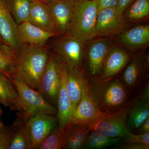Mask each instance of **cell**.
Wrapping results in <instances>:
<instances>
[{
	"mask_svg": "<svg viewBox=\"0 0 149 149\" xmlns=\"http://www.w3.org/2000/svg\"><path fill=\"white\" fill-rule=\"evenodd\" d=\"M0 103L10 108L12 110H19V100L16 86L12 79L0 73Z\"/></svg>",
	"mask_w": 149,
	"mask_h": 149,
	"instance_id": "obj_23",
	"label": "cell"
},
{
	"mask_svg": "<svg viewBox=\"0 0 149 149\" xmlns=\"http://www.w3.org/2000/svg\"><path fill=\"white\" fill-rule=\"evenodd\" d=\"M132 25L116 7L104 9L98 12L96 37L114 38Z\"/></svg>",
	"mask_w": 149,
	"mask_h": 149,
	"instance_id": "obj_8",
	"label": "cell"
},
{
	"mask_svg": "<svg viewBox=\"0 0 149 149\" xmlns=\"http://www.w3.org/2000/svg\"><path fill=\"white\" fill-rule=\"evenodd\" d=\"M113 149H149V145L141 143H125L116 145Z\"/></svg>",
	"mask_w": 149,
	"mask_h": 149,
	"instance_id": "obj_32",
	"label": "cell"
},
{
	"mask_svg": "<svg viewBox=\"0 0 149 149\" xmlns=\"http://www.w3.org/2000/svg\"><path fill=\"white\" fill-rule=\"evenodd\" d=\"M123 143H141L149 145V132L145 134L133 133L128 131L122 137Z\"/></svg>",
	"mask_w": 149,
	"mask_h": 149,
	"instance_id": "obj_30",
	"label": "cell"
},
{
	"mask_svg": "<svg viewBox=\"0 0 149 149\" xmlns=\"http://www.w3.org/2000/svg\"><path fill=\"white\" fill-rule=\"evenodd\" d=\"M144 51L133 55L120 78L129 93H133L149 69V54Z\"/></svg>",
	"mask_w": 149,
	"mask_h": 149,
	"instance_id": "obj_12",
	"label": "cell"
},
{
	"mask_svg": "<svg viewBox=\"0 0 149 149\" xmlns=\"http://www.w3.org/2000/svg\"><path fill=\"white\" fill-rule=\"evenodd\" d=\"M65 142L63 149H82L87 140L90 130L88 125L76 124L63 129Z\"/></svg>",
	"mask_w": 149,
	"mask_h": 149,
	"instance_id": "obj_21",
	"label": "cell"
},
{
	"mask_svg": "<svg viewBox=\"0 0 149 149\" xmlns=\"http://www.w3.org/2000/svg\"><path fill=\"white\" fill-rule=\"evenodd\" d=\"M87 80V79L83 84L82 98L80 102L65 128L76 124H89L107 114L101 111L93 101L88 92Z\"/></svg>",
	"mask_w": 149,
	"mask_h": 149,
	"instance_id": "obj_14",
	"label": "cell"
},
{
	"mask_svg": "<svg viewBox=\"0 0 149 149\" xmlns=\"http://www.w3.org/2000/svg\"><path fill=\"white\" fill-rule=\"evenodd\" d=\"M122 138L107 137L91 130L82 149H102L118 145L121 142Z\"/></svg>",
	"mask_w": 149,
	"mask_h": 149,
	"instance_id": "obj_26",
	"label": "cell"
},
{
	"mask_svg": "<svg viewBox=\"0 0 149 149\" xmlns=\"http://www.w3.org/2000/svg\"><path fill=\"white\" fill-rule=\"evenodd\" d=\"M26 120L18 116L11 127L12 140L10 149H32Z\"/></svg>",
	"mask_w": 149,
	"mask_h": 149,
	"instance_id": "obj_24",
	"label": "cell"
},
{
	"mask_svg": "<svg viewBox=\"0 0 149 149\" xmlns=\"http://www.w3.org/2000/svg\"><path fill=\"white\" fill-rule=\"evenodd\" d=\"M26 123L32 149H39L58 123L54 115L41 114L27 119Z\"/></svg>",
	"mask_w": 149,
	"mask_h": 149,
	"instance_id": "obj_10",
	"label": "cell"
},
{
	"mask_svg": "<svg viewBox=\"0 0 149 149\" xmlns=\"http://www.w3.org/2000/svg\"><path fill=\"white\" fill-rule=\"evenodd\" d=\"M134 1V0H118L116 8L119 13L123 14L126 8Z\"/></svg>",
	"mask_w": 149,
	"mask_h": 149,
	"instance_id": "obj_34",
	"label": "cell"
},
{
	"mask_svg": "<svg viewBox=\"0 0 149 149\" xmlns=\"http://www.w3.org/2000/svg\"><path fill=\"white\" fill-rule=\"evenodd\" d=\"M116 44L114 38L106 37H96L86 42L84 72L87 78L99 77L107 53Z\"/></svg>",
	"mask_w": 149,
	"mask_h": 149,
	"instance_id": "obj_6",
	"label": "cell"
},
{
	"mask_svg": "<svg viewBox=\"0 0 149 149\" xmlns=\"http://www.w3.org/2000/svg\"><path fill=\"white\" fill-rule=\"evenodd\" d=\"M47 3L58 37L65 35L72 21L75 0H58Z\"/></svg>",
	"mask_w": 149,
	"mask_h": 149,
	"instance_id": "obj_15",
	"label": "cell"
},
{
	"mask_svg": "<svg viewBox=\"0 0 149 149\" xmlns=\"http://www.w3.org/2000/svg\"><path fill=\"white\" fill-rule=\"evenodd\" d=\"M149 132V117L141 123L136 131V133L139 134H145Z\"/></svg>",
	"mask_w": 149,
	"mask_h": 149,
	"instance_id": "obj_35",
	"label": "cell"
},
{
	"mask_svg": "<svg viewBox=\"0 0 149 149\" xmlns=\"http://www.w3.org/2000/svg\"><path fill=\"white\" fill-rule=\"evenodd\" d=\"M0 47L3 48V49H4L10 52L13 53H14V52L10 48H9L6 45L5 43L4 42L3 39H2L1 36H0ZM14 54H15V53H14Z\"/></svg>",
	"mask_w": 149,
	"mask_h": 149,
	"instance_id": "obj_36",
	"label": "cell"
},
{
	"mask_svg": "<svg viewBox=\"0 0 149 149\" xmlns=\"http://www.w3.org/2000/svg\"><path fill=\"white\" fill-rule=\"evenodd\" d=\"M116 43L133 55L145 50L149 45L148 24H137L115 37Z\"/></svg>",
	"mask_w": 149,
	"mask_h": 149,
	"instance_id": "obj_11",
	"label": "cell"
},
{
	"mask_svg": "<svg viewBox=\"0 0 149 149\" xmlns=\"http://www.w3.org/2000/svg\"><path fill=\"white\" fill-rule=\"evenodd\" d=\"M17 25L5 0H0V36L6 45L16 55L23 45L19 43L17 38Z\"/></svg>",
	"mask_w": 149,
	"mask_h": 149,
	"instance_id": "obj_17",
	"label": "cell"
},
{
	"mask_svg": "<svg viewBox=\"0 0 149 149\" xmlns=\"http://www.w3.org/2000/svg\"><path fill=\"white\" fill-rule=\"evenodd\" d=\"M15 54L0 47V73L12 79Z\"/></svg>",
	"mask_w": 149,
	"mask_h": 149,
	"instance_id": "obj_29",
	"label": "cell"
},
{
	"mask_svg": "<svg viewBox=\"0 0 149 149\" xmlns=\"http://www.w3.org/2000/svg\"><path fill=\"white\" fill-rule=\"evenodd\" d=\"M86 42L79 37L67 33L55 42L54 48L56 56L68 70H78L85 73Z\"/></svg>",
	"mask_w": 149,
	"mask_h": 149,
	"instance_id": "obj_4",
	"label": "cell"
},
{
	"mask_svg": "<svg viewBox=\"0 0 149 149\" xmlns=\"http://www.w3.org/2000/svg\"><path fill=\"white\" fill-rule=\"evenodd\" d=\"M28 21L58 37L48 4L42 0H32Z\"/></svg>",
	"mask_w": 149,
	"mask_h": 149,
	"instance_id": "obj_20",
	"label": "cell"
},
{
	"mask_svg": "<svg viewBox=\"0 0 149 149\" xmlns=\"http://www.w3.org/2000/svg\"><path fill=\"white\" fill-rule=\"evenodd\" d=\"M60 61L61 83L58 99L56 116L58 126L63 130L69 122L74 109L66 89L68 69L61 61Z\"/></svg>",
	"mask_w": 149,
	"mask_h": 149,
	"instance_id": "obj_19",
	"label": "cell"
},
{
	"mask_svg": "<svg viewBox=\"0 0 149 149\" xmlns=\"http://www.w3.org/2000/svg\"><path fill=\"white\" fill-rule=\"evenodd\" d=\"M42 1L48 3L54 1H58V0H42Z\"/></svg>",
	"mask_w": 149,
	"mask_h": 149,
	"instance_id": "obj_37",
	"label": "cell"
},
{
	"mask_svg": "<svg viewBox=\"0 0 149 149\" xmlns=\"http://www.w3.org/2000/svg\"><path fill=\"white\" fill-rule=\"evenodd\" d=\"M18 92L19 110L17 116L27 120L41 114L56 115L57 109L34 89L21 81L13 80Z\"/></svg>",
	"mask_w": 149,
	"mask_h": 149,
	"instance_id": "obj_5",
	"label": "cell"
},
{
	"mask_svg": "<svg viewBox=\"0 0 149 149\" xmlns=\"http://www.w3.org/2000/svg\"><path fill=\"white\" fill-rule=\"evenodd\" d=\"M17 24L29 21L32 0H5Z\"/></svg>",
	"mask_w": 149,
	"mask_h": 149,
	"instance_id": "obj_27",
	"label": "cell"
},
{
	"mask_svg": "<svg viewBox=\"0 0 149 149\" xmlns=\"http://www.w3.org/2000/svg\"><path fill=\"white\" fill-rule=\"evenodd\" d=\"M87 79L84 72L68 70L66 89L74 110L82 98L83 84Z\"/></svg>",
	"mask_w": 149,
	"mask_h": 149,
	"instance_id": "obj_22",
	"label": "cell"
},
{
	"mask_svg": "<svg viewBox=\"0 0 149 149\" xmlns=\"http://www.w3.org/2000/svg\"><path fill=\"white\" fill-rule=\"evenodd\" d=\"M65 142L64 130H62L58 125L47 136L39 149H63Z\"/></svg>",
	"mask_w": 149,
	"mask_h": 149,
	"instance_id": "obj_28",
	"label": "cell"
},
{
	"mask_svg": "<svg viewBox=\"0 0 149 149\" xmlns=\"http://www.w3.org/2000/svg\"><path fill=\"white\" fill-rule=\"evenodd\" d=\"M87 85L93 101L103 113H115L130 104L129 91L118 76L106 80L87 78Z\"/></svg>",
	"mask_w": 149,
	"mask_h": 149,
	"instance_id": "obj_1",
	"label": "cell"
},
{
	"mask_svg": "<svg viewBox=\"0 0 149 149\" xmlns=\"http://www.w3.org/2000/svg\"><path fill=\"white\" fill-rule=\"evenodd\" d=\"M127 117L128 130L136 133L137 129L144 120L149 117V82L141 91L139 96L130 102Z\"/></svg>",
	"mask_w": 149,
	"mask_h": 149,
	"instance_id": "obj_16",
	"label": "cell"
},
{
	"mask_svg": "<svg viewBox=\"0 0 149 149\" xmlns=\"http://www.w3.org/2000/svg\"><path fill=\"white\" fill-rule=\"evenodd\" d=\"M61 83L60 60L54 54H51L37 91L47 102L55 107L57 105Z\"/></svg>",
	"mask_w": 149,
	"mask_h": 149,
	"instance_id": "obj_7",
	"label": "cell"
},
{
	"mask_svg": "<svg viewBox=\"0 0 149 149\" xmlns=\"http://www.w3.org/2000/svg\"><path fill=\"white\" fill-rule=\"evenodd\" d=\"M98 12L104 9L115 7L117 5L118 0H95Z\"/></svg>",
	"mask_w": 149,
	"mask_h": 149,
	"instance_id": "obj_33",
	"label": "cell"
},
{
	"mask_svg": "<svg viewBox=\"0 0 149 149\" xmlns=\"http://www.w3.org/2000/svg\"><path fill=\"white\" fill-rule=\"evenodd\" d=\"M129 105L119 111L105 114L87 124L90 130L111 138H122L128 130L127 124Z\"/></svg>",
	"mask_w": 149,
	"mask_h": 149,
	"instance_id": "obj_9",
	"label": "cell"
},
{
	"mask_svg": "<svg viewBox=\"0 0 149 149\" xmlns=\"http://www.w3.org/2000/svg\"><path fill=\"white\" fill-rule=\"evenodd\" d=\"M130 52L118 44L110 49L104 59L98 77L102 80L118 76L128 64L132 57Z\"/></svg>",
	"mask_w": 149,
	"mask_h": 149,
	"instance_id": "obj_13",
	"label": "cell"
},
{
	"mask_svg": "<svg viewBox=\"0 0 149 149\" xmlns=\"http://www.w3.org/2000/svg\"><path fill=\"white\" fill-rule=\"evenodd\" d=\"M123 15L132 24L141 23L148 20L149 17V0H134Z\"/></svg>",
	"mask_w": 149,
	"mask_h": 149,
	"instance_id": "obj_25",
	"label": "cell"
},
{
	"mask_svg": "<svg viewBox=\"0 0 149 149\" xmlns=\"http://www.w3.org/2000/svg\"><path fill=\"white\" fill-rule=\"evenodd\" d=\"M12 140L10 128L0 129V149H10Z\"/></svg>",
	"mask_w": 149,
	"mask_h": 149,
	"instance_id": "obj_31",
	"label": "cell"
},
{
	"mask_svg": "<svg viewBox=\"0 0 149 149\" xmlns=\"http://www.w3.org/2000/svg\"><path fill=\"white\" fill-rule=\"evenodd\" d=\"M17 35L21 45L45 46L48 40L55 34L45 30L32 24L29 21L18 24Z\"/></svg>",
	"mask_w": 149,
	"mask_h": 149,
	"instance_id": "obj_18",
	"label": "cell"
},
{
	"mask_svg": "<svg viewBox=\"0 0 149 149\" xmlns=\"http://www.w3.org/2000/svg\"><path fill=\"white\" fill-rule=\"evenodd\" d=\"M50 55L45 46L23 45L14 62L12 79L21 81L37 91Z\"/></svg>",
	"mask_w": 149,
	"mask_h": 149,
	"instance_id": "obj_2",
	"label": "cell"
},
{
	"mask_svg": "<svg viewBox=\"0 0 149 149\" xmlns=\"http://www.w3.org/2000/svg\"><path fill=\"white\" fill-rule=\"evenodd\" d=\"M97 14L95 0H75L72 21L68 33L85 42L96 37Z\"/></svg>",
	"mask_w": 149,
	"mask_h": 149,
	"instance_id": "obj_3",
	"label": "cell"
}]
</instances>
